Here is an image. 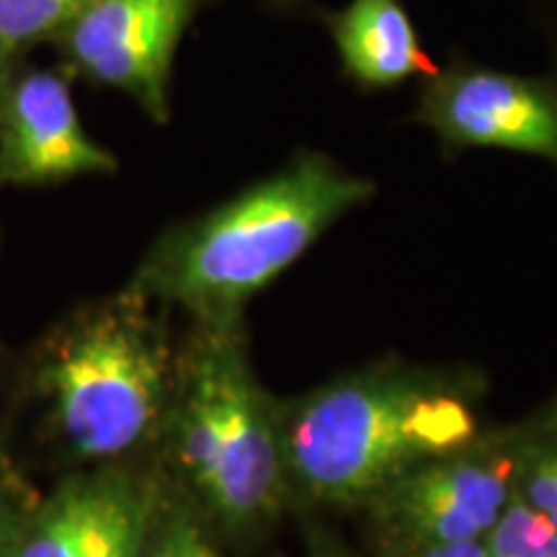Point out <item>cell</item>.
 I'll return each mask as SVG.
<instances>
[{
	"instance_id": "obj_11",
	"label": "cell",
	"mask_w": 557,
	"mask_h": 557,
	"mask_svg": "<svg viewBox=\"0 0 557 557\" xmlns=\"http://www.w3.org/2000/svg\"><path fill=\"white\" fill-rule=\"evenodd\" d=\"M137 557H220L212 529L165 475L156 478Z\"/></svg>"
},
{
	"instance_id": "obj_2",
	"label": "cell",
	"mask_w": 557,
	"mask_h": 557,
	"mask_svg": "<svg viewBox=\"0 0 557 557\" xmlns=\"http://www.w3.org/2000/svg\"><path fill=\"white\" fill-rule=\"evenodd\" d=\"M374 184L320 152L160 235L132 274L129 289L191 323H235L248 299L302 259L320 235L369 201Z\"/></svg>"
},
{
	"instance_id": "obj_3",
	"label": "cell",
	"mask_w": 557,
	"mask_h": 557,
	"mask_svg": "<svg viewBox=\"0 0 557 557\" xmlns=\"http://www.w3.org/2000/svg\"><path fill=\"white\" fill-rule=\"evenodd\" d=\"M158 447L209 529L253 540L289 506L278 403L250 367L243 320L194 323Z\"/></svg>"
},
{
	"instance_id": "obj_13",
	"label": "cell",
	"mask_w": 557,
	"mask_h": 557,
	"mask_svg": "<svg viewBox=\"0 0 557 557\" xmlns=\"http://www.w3.org/2000/svg\"><path fill=\"white\" fill-rule=\"evenodd\" d=\"M487 557H557V534L519 496L487 534Z\"/></svg>"
},
{
	"instance_id": "obj_14",
	"label": "cell",
	"mask_w": 557,
	"mask_h": 557,
	"mask_svg": "<svg viewBox=\"0 0 557 557\" xmlns=\"http://www.w3.org/2000/svg\"><path fill=\"white\" fill-rule=\"evenodd\" d=\"M517 496L557 534V442L529 438L517 480Z\"/></svg>"
},
{
	"instance_id": "obj_17",
	"label": "cell",
	"mask_w": 557,
	"mask_h": 557,
	"mask_svg": "<svg viewBox=\"0 0 557 557\" xmlns=\"http://www.w3.org/2000/svg\"><path fill=\"white\" fill-rule=\"evenodd\" d=\"M308 557H354V555L348 553L344 545H338L336 540L325 537V534H318L315 537V532H312Z\"/></svg>"
},
{
	"instance_id": "obj_20",
	"label": "cell",
	"mask_w": 557,
	"mask_h": 557,
	"mask_svg": "<svg viewBox=\"0 0 557 557\" xmlns=\"http://www.w3.org/2000/svg\"><path fill=\"white\" fill-rule=\"evenodd\" d=\"M549 431H553V436H555V442H557V403H555V408H553V416H549Z\"/></svg>"
},
{
	"instance_id": "obj_5",
	"label": "cell",
	"mask_w": 557,
	"mask_h": 557,
	"mask_svg": "<svg viewBox=\"0 0 557 557\" xmlns=\"http://www.w3.org/2000/svg\"><path fill=\"white\" fill-rule=\"evenodd\" d=\"M529 436L483 434L468 449L423 465L364 511L387 553L426 545L485 542L517 496Z\"/></svg>"
},
{
	"instance_id": "obj_12",
	"label": "cell",
	"mask_w": 557,
	"mask_h": 557,
	"mask_svg": "<svg viewBox=\"0 0 557 557\" xmlns=\"http://www.w3.org/2000/svg\"><path fill=\"white\" fill-rule=\"evenodd\" d=\"M96 0H0V58H13L39 41L58 39Z\"/></svg>"
},
{
	"instance_id": "obj_1",
	"label": "cell",
	"mask_w": 557,
	"mask_h": 557,
	"mask_svg": "<svg viewBox=\"0 0 557 557\" xmlns=\"http://www.w3.org/2000/svg\"><path fill=\"white\" fill-rule=\"evenodd\" d=\"M480 382L387 361L278 403L289 504L367 508L410 472L475 444Z\"/></svg>"
},
{
	"instance_id": "obj_19",
	"label": "cell",
	"mask_w": 557,
	"mask_h": 557,
	"mask_svg": "<svg viewBox=\"0 0 557 557\" xmlns=\"http://www.w3.org/2000/svg\"><path fill=\"white\" fill-rule=\"evenodd\" d=\"M11 62L9 60H3L0 58V90H3V86H5V81H9V75H11Z\"/></svg>"
},
{
	"instance_id": "obj_15",
	"label": "cell",
	"mask_w": 557,
	"mask_h": 557,
	"mask_svg": "<svg viewBox=\"0 0 557 557\" xmlns=\"http://www.w3.org/2000/svg\"><path fill=\"white\" fill-rule=\"evenodd\" d=\"M26 498L29 496L24 493V487L0 480V557H9V549L13 540H16L21 521H24L26 511L34 506L26 504Z\"/></svg>"
},
{
	"instance_id": "obj_16",
	"label": "cell",
	"mask_w": 557,
	"mask_h": 557,
	"mask_svg": "<svg viewBox=\"0 0 557 557\" xmlns=\"http://www.w3.org/2000/svg\"><path fill=\"white\" fill-rule=\"evenodd\" d=\"M387 557H487L485 542H459V545H426L387 553Z\"/></svg>"
},
{
	"instance_id": "obj_4",
	"label": "cell",
	"mask_w": 557,
	"mask_h": 557,
	"mask_svg": "<svg viewBox=\"0 0 557 557\" xmlns=\"http://www.w3.org/2000/svg\"><path fill=\"white\" fill-rule=\"evenodd\" d=\"M176 372L163 308L124 287L47 333L32 385L62 455L83 468H107L158 447Z\"/></svg>"
},
{
	"instance_id": "obj_18",
	"label": "cell",
	"mask_w": 557,
	"mask_h": 557,
	"mask_svg": "<svg viewBox=\"0 0 557 557\" xmlns=\"http://www.w3.org/2000/svg\"><path fill=\"white\" fill-rule=\"evenodd\" d=\"M0 480H3V483L16 485V487H24V483H21L18 475L11 468V459H9V455H5V449H3V438H0ZM24 491H26V487H24Z\"/></svg>"
},
{
	"instance_id": "obj_10",
	"label": "cell",
	"mask_w": 557,
	"mask_h": 557,
	"mask_svg": "<svg viewBox=\"0 0 557 557\" xmlns=\"http://www.w3.org/2000/svg\"><path fill=\"white\" fill-rule=\"evenodd\" d=\"M88 517L90 470L67 475L26 511L9 557H86Z\"/></svg>"
},
{
	"instance_id": "obj_6",
	"label": "cell",
	"mask_w": 557,
	"mask_h": 557,
	"mask_svg": "<svg viewBox=\"0 0 557 557\" xmlns=\"http://www.w3.org/2000/svg\"><path fill=\"white\" fill-rule=\"evenodd\" d=\"M201 0H96L60 34L67 65L137 101L152 122L171 116V73Z\"/></svg>"
},
{
	"instance_id": "obj_8",
	"label": "cell",
	"mask_w": 557,
	"mask_h": 557,
	"mask_svg": "<svg viewBox=\"0 0 557 557\" xmlns=\"http://www.w3.org/2000/svg\"><path fill=\"white\" fill-rule=\"evenodd\" d=\"M120 160L83 127L67 78L11 70L0 90V184L52 186L109 176Z\"/></svg>"
},
{
	"instance_id": "obj_9",
	"label": "cell",
	"mask_w": 557,
	"mask_h": 557,
	"mask_svg": "<svg viewBox=\"0 0 557 557\" xmlns=\"http://www.w3.org/2000/svg\"><path fill=\"white\" fill-rule=\"evenodd\" d=\"M329 29L348 75L369 88L436 73L400 0H351Z\"/></svg>"
},
{
	"instance_id": "obj_7",
	"label": "cell",
	"mask_w": 557,
	"mask_h": 557,
	"mask_svg": "<svg viewBox=\"0 0 557 557\" xmlns=\"http://www.w3.org/2000/svg\"><path fill=\"white\" fill-rule=\"evenodd\" d=\"M418 120L455 148H498L557 163V90L478 65L434 73Z\"/></svg>"
}]
</instances>
